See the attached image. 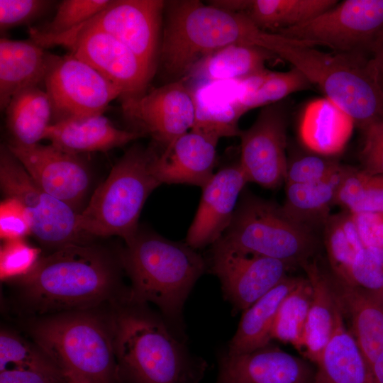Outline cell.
I'll return each mask as SVG.
<instances>
[{"instance_id":"27","label":"cell","mask_w":383,"mask_h":383,"mask_svg":"<svg viewBox=\"0 0 383 383\" xmlns=\"http://www.w3.org/2000/svg\"><path fill=\"white\" fill-rule=\"evenodd\" d=\"M300 279L288 275L245 310L227 351L233 354L245 353L270 344L277 311Z\"/></svg>"},{"instance_id":"11","label":"cell","mask_w":383,"mask_h":383,"mask_svg":"<svg viewBox=\"0 0 383 383\" xmlns=\"http://www.w3.org/2000/svg\"><path fill=\"white\" fill-rule=\"evenodd\" d=\"M43 84L52 108L51 124L103 114L120 98L115 86L70 52L48 54Z\"/></svg>"},{"instance_id":"46","label":"cell","mask_w":383,"mask_h":383,"mask_svg":"<svg viewBox=\"0 0 383 383\" xmlns=\"http://www.w3.org/2000/svg\"><path fill=\"white\" fill-rule=\"evenodd\" d=\"M249 3L250 0H216L211 1L209 4L230 12L244 13Z\"/></svg>"},{"instance_id":"30","label":"cell","mask_w":383,"mask_h":383,"mask_svg":"<svg viewBox=\"0 0 383 383\" xmlns=\"http://www.w3.org/2000/svg\"><path fill=\"white\" fill-rule=\"evenodd\" d=\"M6 123L11 142L31 145L45 138L52 122V108L46 91L40 85L17 92L6 109Z\"/></svg>"},{"instance_id":"35","label":"cell","mask_w":383,"mask_h":383,"mask_svg":"<svg viewBox=\"0 0 383 383\" xmlns=\"http://www.w3.org/2000/svg\"><path fill=\"white\" fill-rule=\"evenodd\" d=\"M9 368L37 369L63 372L53 360L34 342L32 343L13 331L1 329L0 372Z\"/></svg>"},{"instance_id":"38","label":"cell","mask_w":383,"mask_h":383,"mask_svg":"<svg viewBox=\"0 0 383 383\" xmlns=\"http://www.w3.org/2000/svg\"><path fill=\"white\" fill-rule=\"evenodd\" d=\"M40 249L24 239L4 241L0 250V278L11 281L29 273L40 257Z\"/></svg>"},{"instance_id":"43","label":"cell","mask_w":383,"mask_h":383,"mask_svg":"<svg viewBox=\"0 0 383 383\" xmlns=\"http://www.w3.org/2000/svg\"><path fill=\"white\" fill-rule=\"evenodd\" d=\"M363 131L365 140L360 155L361 170L370 174H383V118Z\"/></svg>"},{"instance_id":"2","label":"cell","mask_w":383,"mask_h":383,"mask_svg":"<svg viewBox=\"0 0 383 383\" xmlns=\"http://www.w3.org/2000/svg\"><path fill=\"white\" fill-rule=\"evenodd\" d=\"M128 299L111 316L121 379L128 383H199L207 367L193 356L164 318Z\"/></svg>"},{"instance_id":"39","label":"cell","mask_w":383,"mask_h":383,"mask_svg":"<svg viewBox=\"0 0 383 383\" xmlns=\"http://www.w3.org/2000/svg\"><path fill=\"white\" fill-rule=\"evenodd\" d=\"M346 283L383 293V248H364L351 265Z\"/></svg>"},{"instance_id":"19","label":"cell","mask_w":383,"mask_h":383,"mask_svg":"<svg viewBox=\"0 0 383 383\" xmlns=\"http://www.w3.org/2000/svg\"><path fill=\"white\" fill-rule=\"evenodd\" d=\"M218 140L190 130L158 151L154 170L160 184L203 187L214 174Z\"/></svg>"},{"instance_id":"32","label":"cell","mask_w":383,"mask_h":383,"mask_svg":"<svg viewBox=\"0 0 383 383\" xmlns=\"http://www.w3.org/2000/svg\"><path fill=\"white\" fill-rule=\"evenodd\" d=\"M323 237L331 270L347 282L351 265L365 248L353 213L344 210L331 214L323 226Z\"/></svg>"},{"instance_id":"3","label":"cell","mask_w":383,"mask_h":383,"mask_svg":"<svg viewBox=\"0 0 383 383\" xmlns=\"http://www.w3.org/2000/svg\"><path fill=\"white\" fill-rule=\"evenodd\" d=\"M118 257L131 282L128 299L156 305L167 324L182 339L184 329L183 307L206 270L203 257L186 243L138 230L126 243Z\"/></svg>"},{"instance_id":"34","label":"cell","mask_w":383,"mask_h":383,"mask_svg":"<svg viewBox=\"0 0 383 383\" xmlns=\"http://www.w3.org/2000/svg\"><path fill=\"white\" fill-rule=\"evenodd\" d=\"M335 204L352 213H383V174L348 167L339 184Z\"/></svg>"},{"instance_id":"1","label":"cell","mask_w":383,"mask_h":383,"mask_svg":"<svg viewBox=\"0 0 383 383\" xmlns=\"http://www.w3.org/2000/svg\"><path fill=\"white\" fill-rule=\"evenodd\" d=\"M119 257L87 243H73L40 257L31 271L11 280L26 311L38 316L92 310L128 299ZM123 269V268H122Z\"/></svg>"},{"instance_id":"15","label":"cell","mask_w":383,"mask_h":383,"mask_svg":"<svg viewBox=\"0 0 383 383\" xmlns=\"http://www.w3.org/2000/svg\"><path fill=\"white\" fill-rule=\"evenodd\" d=\"M123 114L162 148L192 129L194 105L184 80L167 83L141 97L121 102Z\"/></svg>"},{"instance_id":"42","label":"cell","mask_w":383,"mask_h":383,"mask_svg":"<svg viewBox=\"0 0 383 383\" xmlns=\"http://www.w3.org/2000/svg\"><path fill=\"white\" fill-rule=\"evenodd\" d=\"M32 233L30 221L23 205L7 197L0 205V237L6 240L23 239Z\"/></svg>"},{"instance_id":"36","label":"cell","mask_w":383,"mask_h":383,"mask_svg":"<svg viewBox=\"0 0 383 383\" xmlns=\"http://www.w3.org/2000/svg\"><path fill=\"white\" fill-rule=\"evenodd\" d=\"M111 0H64L52 19L40 28H30V39L52 38L76 28L104 9Z\"/></svg>"},{"instance_id":"33","label":"cell","mask_w":383,"mask_h":383,"mask_svg":"<svg viewBox=\"0 0 383 383\" xmlns=\"http://www.w3.org/2000/svg\"><path fill=\"white\" fill-rule=\"evenodd\" d=\"M311 299V284L306 277H301L277 311L272 331V340L290 343L303 353Z\"/></svg>"},{"instance_id":"18","label":"cell","mask_w":383,"mask_h":383,"mask_svg":"<svg viewBox=\"0 0 383 383\" xmlns=\"http://www.w3.org/2000/svg\"><path fill=\"white\" fill-rule=\"evenodd\" d=\"M248 182L239 162L223 167L201 187L199 206L185 243L196 250L214 244L229 226Z\"/></svg>"},{"instance_id":"25","label":"cell","mask_w":383,"mask_h":383,"mask_svg":"<svg viewBox=\"0 0 383 383\" xmlns=\"http://www.w3.org/2000/svg\"><path fill=\"white\" fill-rule=\"evenodd\" d=\"M355 123L338 106L327 98L310 102L303 113L299 135L303 143L318 155L328 156L343 150Z\"/></svg>"},{"instance_id":"37","label":"cell","mask_w":383,"mask_h":383,"mask_svg":"<svg viewBox=\"0 0 383 383\" xmlns=\"http://www.w3.org/2000/svg\"><path fill=\"white\" fill-rule=\"evenodd\" d=\"M311 83L297 68L287 72L270 71L258 89L241 104L245 113L252 109L278 103L290 94L311 87Z\"/></svg>"},{"instance_id":"29","label":"cell","mask_w":383,"mask_h":383,"mask_svg":"<svg viewBox=\"0 0 383 383\" xmlns=\"http://www.w3.org/2000/svg\"><path fill=\"white\" fill-rule=\"evenodd\" d=\"M348 167L326 179L306 184L286 183L282 206L294 221L313 232L323 228L331 207L335 204L339 184Z\"/></svg>"},{"instance_id":"4","label":"cell","mask_w":383,"mask_h":383,"mask_svg":"<svg viewBox=\"0 0 383 383\" xmlns=\"http://www.w3.org/2000/svg\"><path fill=\"white\" fill-rule=\"evenodd\" d=\"M268 50L299 70L362 130L383 118V89L365 56L326 52L276 33Z\"/></svg>"},{"instance_id":"26","label":"cell","mask_w":383,"mask_h":383,"mask_svg":"<svg viewBox=\"0 0 383 383\" xmlns=\"http://www.w3.org/2000/svg\"><path fill=\"white\" fill-rule=\"evenodd\" d=\"M338 316L335 331L316 363L313 383H372L370 371L354 336Z\"/></svg>"},{"instance_id":"21","label":"cell","mask_w":383,"mask_h":383,"mask_svg":"<svg viewBox=\"0 0 383 383\" xmlns=\"http://www.w3.org/2000/svg\"><path fill=\"white\" fill-rule=\"evenodd\" d=\"M312 289L303 354L315 364L330 340L342 312L332 282L331 271L325 270L314 257L300 266Z\"/></svg>"},{"instance_id":"6","label":"cell","mask_w":383,"mask_h":383,"mask_svg":"<svg viewBox=\"0 0 383 383\" xmlns=\"http://www.w3.org/2000/svg\"><path fill=\"white\" fill-rule=\"evenodd\" d=\"M157 152L155 146L140 145L127 150L78 213L77 231L82 238L117 235L128 243L136 235L143 205L161 184L154 170Z\"/></svg>"},{"instance_id":"16","label":"cell","mask_w":383,"mask_h":383,"mask_svg":"<svg viewBox=\"0 0 383 383\" xmlns=\"http://www.w3.org/2000/svg\"><path fill=\"white\" fill-rule=\"evenodd\" d=\"M31 178L46 192L74 210L85 197L91 175L79 157L52 145H6Z\"/></svg>"},{"instance_id":"13","label":"cell","mask_w":383,"mask_h":383,"mask_svg":"<svg viewBox=\"0 0 383 383\" xmlns=\"http://www.w3.org/2000/svg\"><path fill=\"white\" fill-rule=\"evenodd\" d=\"M240 165L248 182L274 189L285 181L287 114L282 104L264 106L252 126L240 131Z\"/></svg>"},{"instance_id":"10","label":"cell","mask_w":383,"mask_h":383,"mask_svg":"<svg viewBox=\"0 0 383 383\" xmlns=\"http://www.w3.org/2000/svg\"><path fill=\"white\" fill-rule=\"evenodd\" d=\"M0 184L8 197L23 205L32 234L42 244L55 250L70 244L84 243L77 231L78 213L43 190L5 145L0 150Z\"/></svg>"},{"instance_id":"28","label":"cell","mask_w":383,"mask_h":383,"mask_svg":"<svg viewBox=\"0 0 383 383\" xmlns=\"http://www.w3.org/2000/svg\"><path fill=\"white\" fill-rule=\"evenodd\" d=\"M274 57L277 56L262 48L231 45L202 58L187 77L200 82L242 79L265 71V62Z\"/></svg>"},{"instance_id":"12","label":"cell","mask_w":383,"mask_h":383,"mask_svg":"<svg viewBox=\"0 0 383 383\" xmlns=\"http://www.w3.org/2000/svg\"><path fill=\"white\" fill-rule=\"evenodd\" d=\"M165 7V1L161 0H111L104 9L74 28L97 29L113 35L129 48L154 75Z\"/></svg>"},{"instance_id":"23","label":"cell","mask_w":383,"mask_h":383,"mask_svg":"<svg viewBox=\"0 0 383 383\" xmlns=\"http://www.w3.org/2000/svg\"><path fill=\"white\" fill-rule=\"evenodd\" d=\"M137 131L118 128L104 114L50 124L45 138L64 151L82 152L107 151L143 137Z\"/></svg>"},{"instance_id":"24","label":"cell","mask_w":383,"mask_h":383,"mask_svg":"<svg viewBox=\"0 0 383 383\" xmlns=\"http://www.w3.org/2000/svg\"><path fill=\"white\" fill-rule=\"evenodd\" d=\"M49 52L32 39H0V108L19 91L43 83Z\"/></svg>"},{"instance_id":"47","label":"cell","mask_w":383,"mask_h":383,"mask_svg":"<svg viewBox=\"0 0 383 383\" xmlns=\"http://www.w3.org/2000/svg\"><path fill=\"white\" fill-rule=\"evenodd\" d=\"M369 62L383 89V45L370 58Z\"/></svg>"},{"instance_id":"7","label":"cell","mask_w":383,"mask_h":383,"mask_svg":"<svg viewBox=\"0 0 383 383\" xmlns=\"http://www.w3.org/2000/svg\"><path fill=\"white\" fill-rule=\"evenodd\" d=\"M318 243L316 233L294 221L282 206L245 192L229 226L214 244L300 267L313 257Z\"/></svg>"},{"instance_id":"48","label":"cell","mask_w":383,"mask_h":383,"mask_svg":"<svg viewBox=\"0 0 383 383\" xmlns=\"http://www.w3.org/2000/svg\"><path fill=\"white\" fill-rule=\"evenodd\" d=\"M370 371L372 383H383V352L374 360Z\"/></svg>"},{"instance_id":"14","label":"cell","mask_w":383,"mask_h":383,"mask_svg":"<svg viewBox=\"0 0 383 383\" xmlns=\"http://www.w3.org/2000/svg\"><path fill=\"white\" fill-rule=\"evenodd\" d=\"M293 265L267 257L241 254L212 245L210 269L226 299L244 311L288 276Z\"/></svg>"},{"instance_id":"41","label":"cell","mask_w":383,"mask_h":383,"mask_svg":"<svg viewBox=\"0 0 383 383\" xmlns=\"http://www.w3.org/2000/svg\"><path fill=\"white\" fill-rule=\"evenodd\" d=\"M54 1L49 0H0V29L30 24L45 14Z\"/></svg>"},{"instance_id":"44","label":"cell","mask_w":383,"mask_h":383,"mask_svg":"<svg viewBox=\"0 0 383 383\" xmlns=\"http://www.w3.org/2000/svg\"><path fill=\"white\" fill-rule=\"evenodd\" d=\"M62 372L37 369L9 368L0 372V383H66Z\"/></svg>"},{"instance_id":"8","label":"cell","mask_w":383,"mask_h":383,"mask_svg":"<svg viewBox=\"0 0 383 383\" xmlns=\"http://www.w3.org/2000/svg\"><path fill=\"white\" fill-rule=\"evenodd\" d=\"M276 33L335 52L372 56L383 45V0H345L301 25Z\"/></svg>"},{"instance_id":"20","label":"cell","mask_w":383,"mask_h":383,"mask_svg":"<svg viewBox=\"0 0 383 383\" xmlns=\"http://www.w3.org/2000/svg\"><path fill=\"white\" fill-rule=\"evenodd\" d=\"M331 276L343 315L350 318L352 334L370 370L383 352V293L348 284L332 271Z\"/></svg>"},{"instance_id":"22","label":"cell","mask_w":383,"mask_h":383,"mask_svg":"<svg viewBox=\"0 0 383 383\" xmlns=\"http://www.w3.org/2000/svg\"><path fill=\"white\" fill-rule=\"evenodd\" d=\"M238 80L203 82L190 90L194 105L191 130L218 139L239 136L238 121L245 112L238 100Z\"/></svg>"},{"instance_id":"31","label":"cell","mask_w":383,"mask_h":383,"mask_svg":"<svg viewBox=\"0 0 383 383\" xmlns=\"http://www.w3.org/2000/svg\"><path fill=\"white\" fill-rule=\"evenodd\" d=\"M337 0H250L245 14L272 33L304 23L334 6Z\"/></svg>"},{"instance_id":"17","label":"cell","mask_w":383,"mask_h":383,"mask_svg":"<svg viewBox=\"0 0 383 383\" xmlns=\"http://www.w3.org/2000/svg\"><path fill=\"white\" fill-rule=\"evenodd\" d=\"M315 370L270 343L248 353H223L217 383H313Z\"/></svg>"},{"instance_id":"5","label":"cell","mask_w":383,"mask_h":383,"mask_svg":"<svg viewBox=\"0 0 383 383\" xmlns=\"http://www.w3.org/2000/svg\"><path fill=\"white\" fill-rule=\"evenodd\" d=\"M92 310L43 316L29 326L33 342L68 379L87 383H118L111 319Z\"/></svg>"},{"instance_id":"49","label":"cell","mask_w":383,"mask_h":383,"mask_svg":"<svg viewBox=\"0 0 383 383\" xmlns=\"http://www.w3.org/2000/svg\"><path fill=\"white\" fill-rule=\"evenodd\" d=\"M66 383H87V382L80 381L78 379H69V380Z\"/></svg>"},{"instance_id":"9","label":"cell","mask_w":383,"mask_h":383,"mask_svg":"<svg viewBox=\"0 0 383 383\" xmlns=\"http://www.w3.org/2000/svg\"><path fill=\"white\" fill-rule=\"evenodd\" d=\"M33 40L44 48L54 45L67 48L115 86L121 102L138 99L148 92L153 75L129 48L106 32L74 28L55 37Z\"/></svg>"},{"instance_id":"40","label":"cell","mask_w":383,"mask_h":383,"mask_svg":"<svg viewBox=\"0 0 383 383\" xmlns=\"http://www.w3.org/2000/svg\"><path fill=\"white\" fill-rule=\"evenodd\" d=\"M343 167L323 155H305L288 163L285 182L291 184L319 182L339 172Z\"/></svg>"},{"instance_id":"45","label":"cell","mask_w":383,"mask_h":383,"mask_svg":"<svg viewBox=\"0 0 383 383\" xmlns=\"http://www.w3.org/2000/svg\"><path fill=\"white\" fill-rule=\"evenodd\" d=\"M353 215L365 248H383V213L362 212Z\"/></svg>"}]
</instances>
